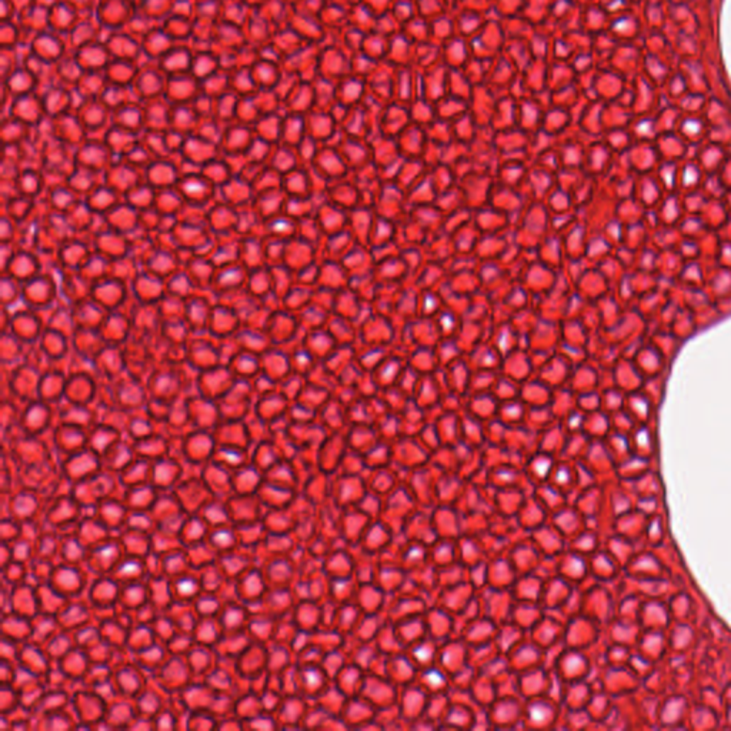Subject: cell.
Instances as JSON below:
<instances>
[{
    "mask_svg": "<svg viewBox=\"0 0 731 731\" xmlns=\"http://www.w3.org/2000/svg\"><path fill=\"white\" fill-rule=\"evenodd\" d=\"M83 584V577L77 569L60 566L50 574V586L60 596H74Z\"/></svg>",
    "mask_w": 731,
    "mask_h": 731,
    "instance_id": "6da1fadb",
    "label": "cell"
},
{
    "mask_svg": "<svg viewBox=\"0 0 731 731\" xmlns=\"http://www.w3.org/2000/svg\"><path fill=\"white\" fill-rule=\"evenodd\" d=\"M50 420V410L48 404L30 403L22 414V423L30 433H40Z\"/></svg>",
    "mask_w": 731,
    "mask_h": 731,
    "instance_id": "7a4b0ae2",
    "label": "cell"
},
{
    "mask_svg": "<svg viewBox=\"0 0 731 731\" xmlns=\"http://www.w3.org/2000/svg\"><path fill=\"white\" fill-rule=\"evenodd\" d=\"M116 583H118V580H109V579L94 581L93 588L90 590V600L96 606H101V603L104 606L112 604L121 596L119 587Z\"/></svg>",
    "mask_w": 731,
    "mask_h": 731,
    "instance_id": "3957f363",
    "label": "cell"
},
{
    "mask_svg": "<svg viewBox=\"0 0 731 731\" xmlns=\"http://www.w3.org/2000/svg\"><path fill=\"white\" fill-rule=\"evenodd\" d=\"M139 560L140 559L129 557V559L119 562L116 564V567L113 569L115 580H118V583H125V584L132 583V581H139L145 574L143 563Z\"/></svg>",
    "mask_w": 731,
    "mask_h": 731,
    "instance_id": "277c9868",
    "label": "cell"
},
{
    "mask_svg": "<svg viewBox=\"0 0 731 731\" xmlns=\"http://www.w3.org/2000/svg\"><path fill=\"white\" fill-rule=\"evenodd\" d=\"M119 598L126 604L125 607H142V604H145L147 600V587L140 581L126 583L121 591Z\"/></svg>",
    "mask_w": 731,
    "mask_h": 731,
    "instance_id": "5b68a950",
    "label": "cell"
},
{
    "mask_svg": "<svg viewBox=\"0 0 731 731\" xmlns=\"http://www.w3.org/2000/svg\"><path fill=\"white\" fill-rule=\"evenodd\" d=\"M245 620H246L245 610L242 607H236L232 604L230 607H226L225 611L222 613L221 624L228 630H238L239 627H242Z\"/></svg>",
    "mask_w": 731,
    "mask_h": 731,
    "instance_id": "8992f818",
    "label": "cell"
},
{
    "mask_svg": "<svg viewBox=\"0 0 731 731\" xmlns=\"http://www.w3.org/2000/svg\"><path fill=\"white\" fill-rule=\"evenodd\" d=\"M174 588H176V593L180 598L183 600H191L193 597L197 596L199 590H200V586L199 583L193 579V577H179L176 581H174Z\"/></svg>",
    "mask_w": 731,
    "mask_h": 731,
    "instance_id": "52a82bcc",
    "label": "cell"
},
{
    "mask_svg": "<svg viewBox=\"0 0 731 731\" xmlns=\"http://www.w3.org/2000/svg\"><path fill=\"white\" fill-rule=\"evenodd\" d=\"M211 542L215 545V547H218L219 550H230V547L236 543V537L235 535L228 530V529H219L216 530L212 537H211Z\"/></svg>",
    "mask_w": 731,
    "mask_h": 731,
    "instance_id": "ba28073f",
    "label": "cell"
},
{
    "mask_svg": "<svg viewBox=\"0 0 731 731\" xmlns=\"http://www.w3.org/2000/svg\"><path fill=\"white\" fill-rule=\"evenodd\" d=\"M218 610H219V601H218L216 598H213L212 596H211V597L200 598V600H199V603H197V611H199L201 615L211 617V615H213Z\"/></svg>",
    "mask_w": 731,
    "mask_h": 731,
    "instance_id": "9c48e42d",
    "label": "cell"
}]
</instances>
